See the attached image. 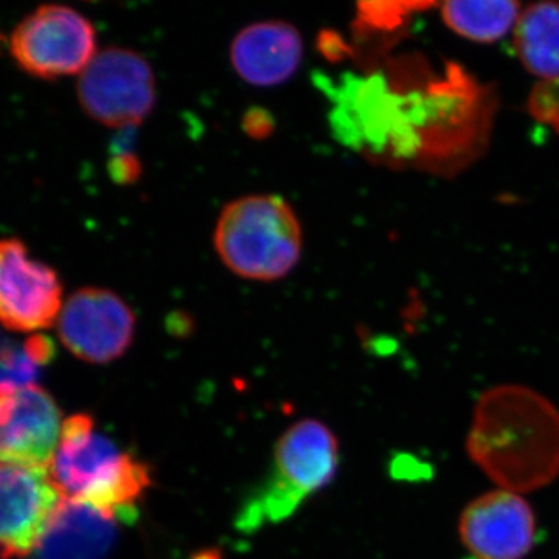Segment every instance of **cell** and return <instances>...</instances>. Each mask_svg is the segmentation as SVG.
<instances>
[{
	"mask_svg": "<svg viewBox=\"0 0 559 559\" xmlns=\"http://www.w3.org/2000/svg\"><path fill=\"white\" fill-rule=\"evenodd\" d=\"M57 323L62 345L90 364L121 358L135 336L134 312L109 289L76 290L66 301Z\"/></svg>",
	"mask_w": 559,
	"mask_h": 559,
	"instance_id": "52a82bcc",
	"label": "cell"
},
{
	"mask_svg": "<svg viewBox=\"0 0 559 559\" xmlns=\"http://www.w3.org/2000/svg\"><path fill=\"white\" fill-rule=\"evenodd\" d=\"M110 175L120 182H130L138 178L139 168L138 160L134 157L128 156V154H120V156L114 157L112 164H110Z\"/></svg>",
	"mask_w": 559,
	"mask_h": 559,
	"instance_id": "2e32d148",
	"label": "cell"
},
{
	"mask_svg": "<svg viewBox=\"0 0 559 559\" xmlns=\"http://www.w3.org/2000/svg\"><path fill=\"white\" fill-rule=\"evenodd\" d=\"M62 426L60 407L46 390L0 384V463L49 469Z\"/></svg>",
	"mask_w": 559,
	"mask_h": 559,
	"instance_id": "9c48e42d",
	"label": "cell"
},
{
	"mask_svg": "<svg viewBox=\"0 0 559 559\" xmlns=\"http://www.w3.org/2000/svg\"><path fill=\"white\" fill-rule=\"evenodd\" d=\"M10 50L17 66L38 79L81 75L98 53L97 33L79 11L43 5L14 28Z\"/></svg>",
	"mask_w": 559,
	"mask_h": 559,
	"instance_id": "5b68a950",
	"label": "cell"
},
{
	"mask_svg": "<svg viewBox=\"0 0 559 559\" xmlns=\"http://www.w3.org/2000/svg\"><path fill=\"white\" fill-rule=\"evenodd\" d=\"M213 245L224 266L238 277L274 282L299 264L304 231L288 201L250 194L221 212Z\"/></svg>",
	"mask_w": 559,
	"mask_h": 559,
	"instance_id": "3957f363",
	"label": "cell"
},
{
	"mask_svg": "<svg viewBox=\"0 0 559 559\" xmlns=\"http://www.w3.org/2000/svg\"><path fill=\"white\" fill-rule=\"evenodd\" d=\"M116 520L83 503L62 500L46 535L36 547L38 559H100L112 544Z\"/></svg>",
	"mask_w": 559,
	"mask_h": 559,
	"instance_id": "4fadbf2b",
	"label": "cell"
},
{
	"mask_svg": "<svg viewBox=\"0 0 559 559\" xmlns=\"http://www.w3.org/2000/svg\"><path fill=\"white\" fill-rule=\"evenodd\" d=\"M514 50L527 72L559 79V3L540 2L522 10L513 32Z\"/></svg>",
	"mask_w": 559,
	"mask_h": 559,
	"instance_id": "5bb4252c",
	"label": "cell"
},
{
	"mask_svg": "<svg viewBox=\"0 0 559 559\" xmlns=\"http://www.w3.org/2000/svg\"><path fill=\"white\" fill-rule=\"evenodd\" d=\"M50 476L62 499L83 503L114 520H134L151 485L150 466L97 432L90 415L64 419Z\"/></svg>",
	"mask_w": 559,
	"mask_h": 559,
	"instance_id": "7a4b0ae2",
	"label": "cell"
},
{
	"mask_svg": "<svg viewBox=\"0 0 559 559\" xmlns=\"http://www.w3.org/2000/svg\"><path fill=\"white\" fill-rule=\"evenodd\" d=\"M84 112L109 128L135 127L156 105V79L138 51L109 47L98 51L79 80Z\"/></svg>",
	"mask_w": 559,
	"mask_h": 559,
	"instance_id": "8992f818",
	"label": "cell"
},
{
	"mask_svg": "<svg viewBox=\"0 0 559 559\" xmlns=\"http://www.w3.org/2000/svg\"><path fill=\"white\" fill-rule=\"evenodd\" d=\"M62 500L49 469L0 463L2 557L24 558L35 551Z\"/></svg>",
	"mask_w": 559,
	"mask_h": 559,
	"instance_id": "30bf717a",
	"label": "cell"
},
{
	"mask_svg": "<svg viewBox=\"0 0 559 559\" xmlns=\"http://www.w3.org/2000/svg\"><path fill=\"white\" fill-rule=\"evenodd\" d=\"M460 540L476 559H522L535 546L538 527L527 500L507 489L485 492L463 510Z\"/></svg>",
	"mask_w": 559,
	"mask_h": 559,
	"instance_id": "8fae6325",
	"label": "cell"
},
{
	"mask_svg": "<svg viewBox=\"0 0 559 559\" xmlns=\"http://www.w3.org/2000/svg\"><path fill=\"white\" fill-rule=\"evenodd\" d=\"M301 60L304 39L288 22H257L242 28L231 40V68L253 87L285 84L296 75Z\"/></svg>",
	"mask_w": 559,
	"mask_h": 559,
	"instance_id": "7c38bea8",
	"label": "cell"
},
{
	"mask_svg": "<svg viewBox=\"0 0 559 559\" xmlns=\"http://www.w3.org/2000/svg\"><path fill=\"white\" fill-rule=\"evenodd\" d=\"M340 463V443L323 423L301 419L275 444L272 468L237 516V528L259 532L288 520L301 503L329 485Z\"/></svg>",
	"mask_w": 559,
	"mask_h": 559,
	"instance_id": "277c9868",
	"label": "cell"
},
{
	"mask_svg": "<svg viewBox=\"0 0 559 559\" xmlns=\"http://www.w3.org/2000/svg\"><path fill=\"white\" fill-rule=\"evenodd\" d=\"M191 559H221L218 551L215 550H205L201 551V554L194 555Z\"/></svg>",
	"mask_w": 559,
	"mask_h": 559,
	"instance_id": "e0dca14e",
	"label": "cell"
},
{
	"mask_svg": "<svg viewBox=\"0 0 559 559\" xmlns=\"http://www.w3.org/2000/svg\"><path fill=\"white\" fill-rule=\"evenodd\" d=\"M521 13V3L499 0H459L440 9L441 21L452 33L476 44H495L513 35Z\"/></svg>",
	"mask_w": 559,
	"mask_h": 559,
	"instance_id": "9a60e30c",
	"label": "cell"
},
{
	"mask_svg": "<svg viewBox=\"0 0 559 559\" xmlns=\"http://www.w3.org/2000/svg\"><path fill=\"white\" fill-rule=\"evenodd\" d=\"M466 450L507 491L546 487L559 476V409L524 385L489 389L477 401Z\"/></svg>",
	"mask_w": 559,
	"mask_h": 559,
	"instance_id": "6da1fadb",
	"label": "cell"
},
{
	"mask_svg": "<svg viewBox=\"0 0 559 559\" xmlns=\"http://www.w3.org/2000/svg\"><path fill=\"white\" fill-rule=\"evenodd\" d=\"M62 307L57 272L33 260L24 242L0 240V323L20 333L50 329Z\"/></svg>",
	"mask_w": 559,
	"mask_h": 559,
	"instance_id": "ba28073f",
	"label": "cell"
}]
</instances>
